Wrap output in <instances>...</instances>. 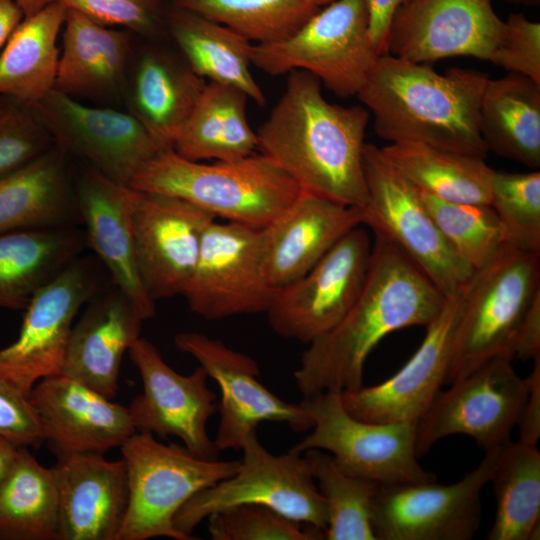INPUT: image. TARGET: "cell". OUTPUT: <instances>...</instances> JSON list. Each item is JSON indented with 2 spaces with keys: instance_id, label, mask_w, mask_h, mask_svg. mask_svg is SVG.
<instances>
[{
  "instance_id": "53",
  "label": "cell",
  "mask_w": 540,
  "mask_h": 540,
  "mask_svg": "<svg viewBox=\"0 0 540 540\" xmlns=\"http://www.w3.org/2000/svg\"><path fill=\"white\" fill-rule=\"evenodd\" d=\"M505 1L512 4L524 5V6H537L540 3V0H505Z\"/></svg>"
},
{
  "instance_id": "1",
  "label": "cell",
  "mask_w": 540,
  "mask_h": 540,
  "mask_svg": "<svg viewBox=\"0 0 540 540\" xmlns=\"http://www.w3.org/2000/svg\"><path fill=\"white\" fill-rule=\"evenodd\" d=\"M445 298L393 241L374 234L368 273L357 299L301 355L294 372L300 393L308 397L362 387L366 359L377 344L394 331L426 327Z\"/></svg>"
},
{
  "instance_id": "16",
  "label": "cell",
  "mask_w": 540,
  "mask_h": 540,
  "mask_svg": "<svg viewBox=\"0 0 540 540\" xmlns=\"http://www.w3.org/2000/svg\"><path fill=\"white\" fill-rule=\"evenodd\" d=\"M31 107L56 146L118 184L129 187L136 173L162 152L132 113L88 106L55 88Z\"/></svg>"
},
{
  "instance_id": "22",
  "label": "cell",
  "mask_w": 540,
  "mask_h": 540,
  "mask_svg": "<svg viewBox=\"0 0 540 540\" xmlns=\"http://www.w3.org/2000/svg\"><path fill=\"white\" fill-rule=\"evenodd\" d=\"M29 396L57 460L104 455L137 432L128 407L66 375L41 379Z\"/></svg>"
},
{
  "instance_id": "45",
  "label": "cell",
  "mask_w": 540,
  "mask_h": 540,
  "mask_svg": "<svg viewBox=\"0 0 540 540\" xmlns=\"http://www.w3.org/2000/svg\"><path fill=\"white\" fill-rule=\"evenodd\" d=\"M104 26L126 27L142 34L156 30L160 0H55Z\"/></svg>"
},
{
  "instance_id": "27",
  "label": "cell",
  "mask_w": 540,
  "mask_h": 540,
  "mask_svg": "<svg viewBox=\"0 0 540 540\" xmlns=\"http://www.w3.org/2000/svg\"><path fill=\"white\" fill-rule=\"evenodd\" d=\"M65 156L55 145L0 178V234L72 227L81 221Z\"/></svg>"
},
{
  "instance_id": "21",
  "label": "cell",
  "mask_w": 540,
  "mask_h": 540,
  "mask_svg": "<svg viewBox=\"0 0 540 540\" xmlns=\"http://www.w3.org/2000/svg\"><path fill=\"white\" fill-rule=\"evenodd\" d=\"M503 23L491 0H407L391 19L387 54L415 63L455 56L489 61Z\"/></svg>"
},
{
  "instance_id": "52",
  "label": "cell",
  "mask_w": 540,
  "mask_h": 540,
  "mask_svg": "<svg viewBox=\"0 0 540 540\" xmlns=\"http://www.w3.org/2000/svg\"><path fill=\"white\" fill-rule=\"evenodd\" d=\"M21 8L25 17L31 16L44 8L53 0H14Z\"/></svg>"
},
{
  "instance_id": "15",
  "label": "cell",
  "mask_w": 540,
  "mask_h": 540,
  "mask_svg": "<svg viewBox=\"0 0 540 540\" xmlns=\"http://www.w3.org/2000/svg\"><path fill=\"white\" fill-rule=\"evenodd\" d=\"M371 250L361 226L345 234L305 275L278 289L266 312L271 328L307 344L332 329L363 288Z\"/></svg>"
},
{
  "instance_id": "29",
  "label": "cell",
  "mask_w": 540,
  "mask_h": 540,
  "mask_svg": "<svg viewBox=\"0 0 540 540\" xmlns=\"http://www.w3.org/2000/svg\"><path fill=\"white\" fill-rule=\"evenodd\" d=\"M131 86L132 114L161 151L172 150L206 82L187 64L151 50L139 59Z\"/></svg>"
},
{
  "instance_id": "30",
  "label": "cell",
  "mask_w": 540,
  "mask_h": 540,
  "mask_svg": "<svg viewBox=\"0 0 540 540\" xmlns=\"http://www.w3.org/2000/svg\"><path fill=\"white\" fill-rule=\"evenodd\" d=\"M479 128L489 152L530 168L540 167V84L510 73L488 79Z\"/></svg>"
},
{
  "instance_id": "12",
  "label": "cell",
  "mask_w": 540,
  "mask_h": 540,
  "mask_svg": "<svg viewBox=\"0 0 540 540\" xmlns=\"http://www.w3.org/2000/svg\"><path fill=\"white\" fill-rule=\"evenodd\" d=\"M278 289L267 277L263 228L213 220L183 294L207 320L267 312Z\"/></svg>"
},
{
  "instance_id": "49",
  "label": "cell",
  "mask_w": 540,
  "mask_h": 540,
  "mask_svg": "<svg viewBox=\"0 0 540 540\" xmlns=\"http://www.w3.org/2000/svg\"><path fill=\"white\" fill-rule=\"evenodd\" d=\"M407 0H367L370 35L379 55L387 54V34L396 10Z\"/></svg>"
},
{
  "instance_id": "5",
  "label": "cell",
  "mask_w": 540,
  "mask_h": 540,
  "mask_svg": "<svg viewBox=\"0 0 540 540\" xmlns=\"http://www.w3.org/2000/svg\"><path fill=\"white\" fill-rule=\"evenodd\" d=\"M380 55L367 0H335L289 36L252 44L251 64L270 75L304 70L340 97L356 96Z\"/></svg>"
},
{
  "instance_id": "34",
  "label": "cell",
  "mask_w": 540,
  "mask_h": 540,
  "mask_svg": "<svg viewBox=\"0 0 540 540\" xmlns=\"http://www.w3.org/2000/svg\"><path fill=\"white\" fill-rule=\"evenodd\" d=\"M168 28L199 77L243 91L264 106L265 95L250 70L252 43L241 34L197 13L174 6L167 18Z\"/></svg>"
},
{
  "instance_id": "40",
  "label": "cell",
  "mask_w": 540,
  "mask_h": 540,
  "mask_svg": "<svg viewBox=\"0 0 540 540\" xmlns=\"http://www.w3.org/2000/svg\"><path fill=\"white\" fill-rule=\"evenodd\" d=\"M419 193L446 241L474 271L488 266L507 243L490 205L449 202Z\"/></svg>"
},
{
  "instance_id": "7",
  "label": "cell",
  "mask_w": 540,
  "mask_h": 540,
  "mask_svg": "<svg viewBox=\"0 0 540 540\" xmlns=\"http://www.w3.org/2000/svg\"><path fill=\"white\" fill-rule=\"evenodd\" d=\"M239 469L193 495L174 516L177 531L189 540L194 529L217 512L241 504L269 507L285 517L325 532L326 502L303 454L276 455L259 441L256 430L245 439Z\"/></svg>"
},
{
  "instance_id": "28",
  "label": "cell",
  "mask_w": 540,
  "mask_h": 540,
  "mask_svg": "<svg viewBox=\"0 0 540 540\" xmlns=\"http://www.w3.org/2000/svg\"><path fill=\"white\" fill-rule=\"evenodd\" d=\"M130 51L126 32L66 10L55 89L76 96H102L121 84Z\"/></svg>"
},
{
  "instance_id": "37",
  "label": "cell",
  "mask_w": 540,
  "mask_h": 540,
  "mask_svg": "<svg viewBox=\"0 0 540 540\" xmlns=\"http://www.w3.org/2000/svg\"><path fill=\"white\" fill-rule=\"evenodd\" d=\"M21 447L0 488V540H59V500L52 468Z\"/></svg>"
},
{
  "instance_id": "43",
  "label": "cell",
  "mask_w": 540,
  "mask_h": 540,
  "mask_svg": "<svg viewBox=\"0 0 540 540\" xmlns=\"http://www.w3.org/2000/svg\"><path fill=\"white\" fill-rule=\"evenodd\" d=\"M55 146L31 105L0 96V178Z\"/></svg>"
},
{
  "instance_id": "23",
  "label": "cell",
  "mask_w": 540,
  "mask_h": 540,
  "mask_svg": "<svg viewBox=\"0 0 540 540\" xmlns=\"http://www.w3.org/2000/svg\"><path fill=\"white\" fill-rule=\"evenodd\" d=\"M59 500V540H116L129 499L123 459L78 455L52 467Z\"/></svg>"
},
{
  "instance_id": "38",
  "label": "cell",
  "mask_w": 540,
  "mask_h": 540,
  "mask_svg": "<svg viewBox=\"0 0 540 540\" xmlns=\"http://www.w3.org/2000/svg\"><path fill=\"white\" fill-rule=\"evenodd\" d=\"M328 513L327 540H377L372 502L378 483L344 470L334 456L320 449L303 453Z\"/></svg>"
},
{
  "instance_id": "25",
  "label": "cell",
  "mask_w": 540,
  "mask_h": 540,
  "mask_svg": "<svg viewBox=\"0 0 540 540\" xmlns=\"http://www.w3.org/2000/svg\"><path fill=\"white\" fill-rule=\"evenodd\" d=\"M75 190L86 244L105 265L116 288L145 320L152 318L155 301L147 293L139 273L129 215L130 187L92 169L81 176Z\"/></svg>"
},
{
  "instance_id": "41",
  "label": "cell",
  "mask_w": 540,
  "mask_h": 540,
  "mask_svg": "<svg viewBox=\"0 0 540 540\" xmlns=\"http://www.w3.org/2000/svg\"><path fill=\"white\" fill-rule=\"evenodd\" d=\"M490 206L495 211L507 244L540 252V172L495 171Z\"/></svg>"
},
{
  "instance_id": "9",
  "label": "cell",
  "mask_w": 540,
  "mask_h": 540,
  "mask_svg": "<svg viewBox=\"0 0 540 540\" xmlns=\"http://www.w3.org/2000/svg\"><path fill=\"white\" fill-rule=\"evenodd\" d=\"M363 166L368 199L362 225L393 241L448 296L474 271L446 241L419 190L384 156L365 143Z\"/></svg>"
},
{
  "instance_id": "6",
  "label": "cell",
  "mask_w": 540,
  "mask_h": 540,
  "mask_svg": "<svg viewBox=\"0 0 540 540\" xmlns=\"http://www.w3.org/2000/svg\"><path fill=\"white\" fill-rule=\"evenodd\" d=\"M120 449L129 499L116 540H189L174 527L177 511L197 492L240 467V460L204 459L183 445L163 444L147 432H136Z\"/></svg>"
},
{
  "instance_id": "18",
  "label": "cell",
  "mask_w": 540,
  "mask_h": 540,
  "mask_svg": "<svg viewBox=\"0 0 540 540\" xmlns=\"http://www.w3.org/2000/svg\"><path fill=\"white\" fill-rule=\"evenodd\" d=\"M174 343L219 386L220 420L213 440L218 451L241 450L246 437L263 421L285 423L296 432L312 428L313 420L301 404L284 401L258 380L259 367L248 355L199 332H180Z\"/></svg>"
},
{
  "instance_id": "10",
  "label": "cell",
  "mask_w": 540,
  "mask_h": 540,
  "mask_svg": "<svg viewBox=\"0 0 540 540\" xmlns=\"http://www.w3.org/2000/svg\"><path fill=\"white\" fill-rule=\"evenodd\" d=\"M512 360L492 358L437 393L415 422L418 458L456 434L471 437L484 452L511 441L530 388L529 376L520 377Z\"/></svg>"
},
{
  "instance_id": "47",
  "label": "cell",
  "mask_w": 540,
  "mask_h": 540,
  "mask_svg": "<svg viewBox=\"0 0 540 540\" xmlns=\"http://www.w3.org/2000/svg\"><path fill=\"white\" fill-rule=\"evenodd\" d=\"M534 359L529 376L530 388L517 424L519 442L537 446L540 437V354Z\"/></svg>"
},
{
  "instance_id": "36",
  "label": "cell",
  "mask_w": 540,
  "mask_h": 540,
  "mask_svg": "<svg viewBox=\"0 0 540 540\" xmlns=\"http://www.w3.org/2000/svg\"><path fill=\"white\" fill-rule=\"evenodd\" d=\"M489 482L495 517L488 540H531L539 536L540 452L537 446L508 442L497 450Z\"/></svg>"
},
{
  "instance_id": "46",
  "label": "cell",
  "mask_w": 540,
  "mask_h": 540,
  "mask_svg": "<svg viewBox=\"0 0 540 540\" xmlns=\"http://www.w3.org/2000/svg\"><path fill=\"white\" fill-rule=\"evenodd\" d=\"M0 435L20 446L44 442L42 427L30 396L0 377Z\"/></svg>"
},
{
  "instance_id": "14",
  "label": "cell",
  "mask_w": 540,
  "mask_h": 540,
  "mask_svg": "<svg viewBox=\"0 0 540 540\" xmlns=\"http://www.w3.org/2000/svg\"><path fill=\"white\" fill-rule=\"evenodd\" d=\"M97 282L92 263L75 258L41 286L24 309L17 339L0 349V377L30 395L38 381L60 374L74 317Z\"/></svg>"
},
{
  "instance_id": "31",
  "label": "cell",
  "mask_w": 540,
  "mask_h": 540,
  "mask_svg": "<svg viewBox=\"0 0 540 540\" xmlns=\"http://www.w3.org/2000/svg\"><path fill=\"white\" fill-rule=\"evenodd\" d=\"M85 244L84 233L74 226L0 234V308L24 310Z\"/></svg>"
},
{
  "instance_id": "26",
  "label": "cell",
  "mask_w": 540,
  "mask_h": 540,
  "mask_svg": "<svg viewBox=\"0 0 540 540\" xmlns=\"http://www.w3.org/2000/svg\"><path fill=\"white\" fill-rule=\"evenodd\" d=\"M143 321L117 288L97 298L72 328L60 374L114 399L123 355L140 337Z\"/></svg>"
},
{
  "instance_id": "3",
  "label": "cell",
  "mask_w": 540,
  "mask_h": 540,
  "mask_svg": "<svg viewBox=\"0 0 540 540\" xmlns=\"http://www.w3.org/2000/svg\"><path fill=\"white\" fill-rule=\"evenodd\" d=\"M488 79L462 68L439 74L425 63L383 54L356 96L389 143L417 142L485 159L479 107Z\"/></svg>"
},
{
  "instance_id": "4",
  "label": "cell",
  "mask_w": 540,
  "mask_h": 540,
  "mask_svg": "<svg viewBox=\"0 0 540 540\" xmlns=\"http://www.w3.org/2000/svg\"><path fill=\"white\" fill-rule=\"evenodd\" d=\"M129 187L185 200L215 218L264 228L295 201L300 187L262 153L206 164L173 149L157 154L133 177Z\"/></svg>"
},
{
  "instance_id": "48",
  "label": "cell",
  "mask_w": 540,
  "mask_h": 540,
  "mask_svg": "<svg viewBox=\"0 0 540 540\" xmlns=\"http://www.w3.org/2000/svg\"><path fill=\"white\" fill-rule=\"evenodd\" d=\"M514 358L523 361L540 354V293L533 299L519 326L514 348Z\"/></svg>"
},
{
  "instance_id": "2",
  "label": "cell",
  "mask_w": 540,
  "mask_h": 540,
  "mask_svg": "<svg viewBox=\"0 0 540 540\" xmlns=\"http://www.w3.org/2000/svg\"><path fill=\"white\" fill-rule=\"evenodd\" d=\"M318 78L289 72L285 89L256 134L258 150L271 158L301 190L364 208L365 106H341L324 97Z\"/></svg>"
},
{
  "instance_id": "13",
  "label": "cell",
  "mask_w": 540,
  "mask_h": 540,
  "mask_svg": "<svg viewBox=\"0 0 540 540\" xmlns=\"http://www.w3.org/2000/svg\"><path fill=\"white\" fill-rule=\"evenodd\" d=\"M497 450L486 451L478 466L453 484H379L372 502L377 540L472 539L481 524V493Z\"/></svg>"
},
{
  "instance_id": "44",
  "label": "cell",
  "mask_w": 540,
  "mask_h": 540,
  "mask_svg": "<svg viewBox=\"0 0 540 540\" xmlns=\"http://www.w3.org/2000/svg\"><path fill=\"white\" fill-rule=\"evenodd\" d=\"M489 61L540 84V23L510 14Z\"/></svg>"
},
{
  "instance_id": "51",
  "label": "cell",
  "mask_w": 540,
  "mask_h": 540,
  "mask_svg": "<svg viewBox=\"0 0 540 540\" xmlns=\"http://www.w3.org/2000/svg\"><path fill=\"white\" fill-rule=\"evenodd\" d=\"M21 447L24 446L0 435V488L9 477Z\"/></svg>"
},
{
  "instance_id": "11",
  "label": "cell",
  "mask_w": 540,
  "mask_h": 540,
  "mask_svg": "<svg viewBox=\"0 0 540 540\" xmlns=\"http://www.w3.org/2000/svg\"><path fill=\"white\" fill-rule=\"evenodd\" d=\"M300 404L313 420L312 431L290 452L327 451L347 472L378 484L436 480V475L418 462L415 422L357 419L346 410L339 392L304 397Z\"/></svg>"
},
{
  "instance_id": "8",
  "label": "cell",
  "mask_w": 540,
  "mask_h": 540,
  "mask_svg": "<svg viewBox=\"0 0 540 540\" xmlns=\"http://www.w3.org/2000/svg\"><path fill=\"white\" fill-rule=\"evenodd\" d=\"M538 293L540 252L506 243L488 266L477 271L456 332L446 383L492 358L514 359L519 326Z\"/></svg>"
},
{
  "instance_id": "24",
  "label": "cell",
  "mask_w": 540,
  "mask_h": 540,
  "mask_svg": "<svg viewBox=\"0 0 540 540\" xmlns=\"http://www.w3.org/2000/svg\"><path fill=\"white\" fill-rule=\"evenodd\" d=\"M361 225L360 208L300 190L292 205L263 228L270 284L280 289L298 280L345 234Z\"/></svg>"
},
{
  "instance_id": "54",
  "label": "cell",
  "mask_w": 540,
  "mask_h": 540,
  "mask_svg": "<svg viewBox=\"0 0 540 540\" xmlns=\"http://www.w3.org/2000/svg\"><path fill=\"white\" fill-rule=\"evenodd\" d=\"M316 7L320 8L322 6H325L335 0H310Z\"/></svg>"
},
{
  "instance_id": "32",
  "label": "cell",
  "mask_w": 540,
  "mask_h": 540,
  "mask_svg": "<svg viewBox=\"0 0 540 540\" xmlns=\"http://www.w3.org/2000/svg\"><path fill=\"white\" fill-rule=\"evenodd\" d=\"M66 10L53 0L14 29L0 53V96L33 105L55 88Z\"/></svg>"
},
{
  "instance_id": "42",
  "label": "cell",
  "mask_w": 540,
  "mask_h": 540,
  "mask_svg": "<svg viewBox=\"0 0 540 540\" xmlns=\"http://www.w3.org/2000/svg\"><path fill=\"white\" fill-rule=\"evenodd\" d=\"M213 540H317L324 532L304 529L273 509L258 504L236 505L207 518Z\"/></svg>"
},
{
  "instance_id": "50",
  "label": "cell",
  "mask_w": 540,
  "mask_h": 540,
  "mask_svg": "<svg viewBox=\"0 0 540 540\" xmlns=\"http://www.w3.org/2000/svg\"><path fill=\"white\" fill-rule=\"evenodd\" d=\"M24 17L14 0H0V49Z\"/></svg>"
},
{
  "instance_id": "35",
  "label": "cell",
  "mask_w": 540,
  "mask_h": 540,
  "mask_svg": "<svg viewBox=\"0 0 540 540\" xmlns=\"http://www.w3.org/2000/svg\"><path fill=\"white\" fill-rule=\"evenodd\" d=\"M381 151L419 191L449 202L490 205L495 170L483 158L417 142L389 143Z\"/></svg>"
},
{
  "instance_id": "20",
  "label": "cell",
  "mask_w": 540,
  "mask_h": 540,
  "mask_svg": "<svg viewBox=\"0 0 540 540\" xmlns=\"http://www.w3.org/2000/svg\"><path fill=\"white\" fill-rule=\"evenodd\" d=\"M129 215L139 273L149 296L155 301L183 295L203 234L217 218L185 200L132 188Z\"/></svg>"
},
{
  "instance_id": "17",
  "label": "cell",
  "mask_w": 540,
  "mask_h": 540,
  "mask_svg": "<svg viewBox=\"0 0 540 540\" xmlns=\"http://www.w3.org/2000/svg\"><path fill=\"white\" fill-rule=\"evenodd\" d=\"M476 276L477 271L446 296L420 346L396 374L373 386L340 392L353 417L377 423L416 422L426 411L446 384L456 332Z\"/></svg>"
},
{
  "instance_id": "39",
  "label": "cell",
  "mask_w": 540,
  "mask_h": 540,
  "mask_svg": "<svg viewBox=\"0 0 540 540\" xmlns=\"http://www.w3.org/2000/svg\"><path fill=\"white\" fill-rule=\"evenodd\" d=\"M173 3L256 43L289 36L320 9L310 0H173Z\"/></svg>"
},
{
  "instance_id": "19",
  "label": "cell",
  "mask_w": 540,
  "mask_h": 540,
  "mask_svg": "<svg viewBox=\"0 0 540 540\" xmlns=\"http://www.w3.org/2000/svg\"><path fill=\"white\" fill-rule=\"evenodd\" d=\"M142 379L143 393L128 406L137 432L162 438L175 436L194 455L218 459L208 421L217 410L216 394L209 388L205 370L198 366L182 375L171 368L158 349L139 337L128 349Z\"/></svg>"
},
{
  "instance_id": "33",
  "label": "cell",
  "mask_w": 540,
  "mask_h": 540,
  "mask_svg": "<svg viewBox=\"0 0 540 540\" xmlns=\"http://www.w3.org/2000/svg\"><path fill=\"white\" fill-rule=\"evenodd\" d=\"M248 100L236 87L206 83L173 150L191 161H231L255 153L258 138L247 118Z\"/></svg>"
}]
</instances>
